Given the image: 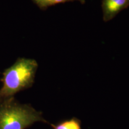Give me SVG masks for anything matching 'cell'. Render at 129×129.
Listing matches in <instances>:
<instances>
[{"instance_id":"6da1fadb","label":"cell","mask_w":129,"mask_h":129,"mask_svg":"<svg viewBox=\"0 0 129 129\" xmlns=\"http://www.w3.org/2000/svg\"><path fill=\"white\" fill-rule=\"evenodd\" d=\"M38 64L34 59L19 58L12 67L5 69L0 89V99L9 98L32 86Z\"/></svg>"},{"instance_id":"7a4b0ae2","label":"cell","mask_w":129,"mask_h":129,"mask_svg":"<svg viewBox=\"0 0 129 129\" xmlns=\"http://www.w3.org/2000/svg\"><path fill=\"white\" fill-rule=\"evenodd\" d=\"M47 122L41 112L13 97L0 99V129H25L36 122Z\"/></svg>"},{"instance_id":"3957f363","label":"cell","mask_w":129,"mask_h":129,"mask_svg":"<svg viewBox=\"0 0 129 129\" xmlns=\"http://www.w3.org/2000/svg\"><path fill=\"white\" fill-rule=\"evenodd\" d=\"M129 6V0H102L103 19L105 22L112 20L122 10Z\"/></svg>"},{"instance_id":"277c9868","label":"cell","mask_w":129,"mask_h":129,"mask_svg":"<svg viewBox=\"0 0 129 129\" xmlns=\"http://www.w3.org/2000/svg\"><path fill=\"white\" fill-rule=\"evenodd\" d=\"M53 129H81V121L77 118L63 121L56 125H51Z\"/></svg>"},{"instance_id":"5b68a950","label":"cell","mask_w":129,"mask_h":129,"mask_svg":"<svg viewBox=\"0 0 129 129\" xmlns=\"http://www.w3.org/2000/svg\"><path fill=\"white\" fill-rule=\"evenodd\" d=\"M75 1H79L81 4L85 3V0H32L34 3L41 10H46L48 7L55 6L56 4Z\"/></svg>"}]
</instances>
